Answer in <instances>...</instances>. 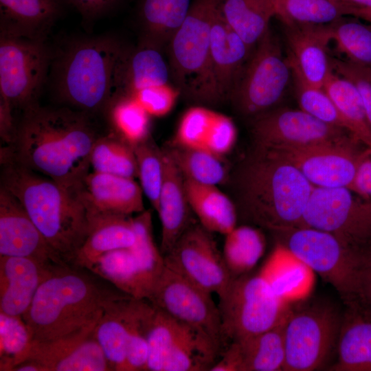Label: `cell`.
<instances>
[{
	"instance_id": "6da1fadb",
	"label": "cell",
	"mask_w": 371,
	"mask_h": 371,
	"mask_svg": "<svg viewBox=\"0 0 371 371\" xmlns=\"http://www.w3.org/2000/svg\"><path fill=\"white\" fill-rule=\"evenodd\" d=\"M100 136L91 114L38 103L23 110L12 144L7 146L23 166L69 188L89 172L93 146Z\"/></svg>"
},
{
	"instance_id": "7a4b0ae2",
	"label": "cell",
	"mask_w": 371,
	"mask_h": 371,
	"mask_svg": "<svg viewBox=\"0 0 371 371\" xmlns=\"http://www.w3.org/2000/svg\"><path fill=\"white\" fill-rule=\"evenodd\" d=\"M237 214L274 233L306 227L303 214L313 186L288 161L254 146L225 181Z\"/></svg>"
},
{
	"instance_id": "3957f363",
	"label": "cell",
	"mask_w": 371,
	"mask_h": 371,
	"mask_svg": "<svg viewBox=\"0 0 371 371\" xmlns=\"http://www.w3.org/2000/svg\"><path fill=\"white\" fill-rule=\"evenodd\" d=\"M1 187L18 199L56 255L72 265L91 226L79 187L65 186L28 168L7 147L1 148Z\"/></svg>"
},
{
	"instance_id": "277c9868",
	"label": "cell",
	"mask_w": 371,
	"mask_h": 371,
	"mask_svg": "<svg viewBox=\"0 0 371 371\" xmlns=\"http://www.w3.org/2000/svg\"><path fill=\"white\" fill-rule=\"evenodd\" d=\"M126 294L91 271L55 265L22 316L32 341H47L97 322L106 304Z\"/></svg>"
},
{
	"instance_id": "5b68a950",
	"label": "cell",
	"mask_w": 371,
	"mask_h": 371,
	"mask_svg": "<svg viewBox=\"0 0 371 371\" xmlns=\"http://www.w3.org/2000/svg\"><path fill=\"white\" fill-rule=\"evenodd\" d=\"M128 54L111 37L74 43L56 62L54 85L58 97L89 114L107 109L122 92Z\"/></svg>"
},
{
	"instance_id": "8992f818",
	"label": "cell",
	"mask_w": 371,
	"mask_h": 371,
	"mask_svg": "<svg viewBox=\"0 0 371 371\" xmlns=\"http://www.w3.org/2000/svg\"><path fill=\"white\" fill-rule=\"evenodd\" d=\"M221 0H192L184 21L170 41L171 76L181 93L216 104L210 71L211 32Z\"/></svg>"
},
{
	"instance_id": "52a82bcc",
	"label": "cell",
	"mask_w": 371,
	"mask_h": 371,
	"mask_svg": "<svg viewBox=\"0 0 371 371\" xmlns=\"http://www.w3.org/2000/svg\"><path fill=\"white\" fill-rule=\"evenodd\" d=\"M218 307L225 346L279 325L289 311L262 269L233 280Z\"/></svg>"
},
{
	"instance_id": "ba28073f",
	"label": "cell",
	"mask_w": 371,
	"mask_h": 371,
	"mask_svg": "<svg viewBox=\"0 0 371 371\" xmlns=\"http://www.w3.org/2000/svg\"><path fill=\"white\" fill-rule=\"evenodd\" d=\"M292 79L291 67L269 28L253 49L229 100L240 114L251 118L273 109Z\"/></svg>"
},
{
	"instance_id": "9c48e42d",
	"label": "cell",
	"mask_w": 371,
	"mask_h": 371,
	"mask_svg": "<svg viewBox=\"0 0 371 371\" xmlns=\"http://www.w3.org/2000/svg\"><path fill=\"white\" fill-rule=\"evenodd\" d=\"M341 318L326 303L290 309L283 321V370L311 371L321 368L337 346Z\"/></svg>"
},
{
	"instance_id": "30bf717a",
	"label": "cell",
	"mask_w": 371,
	"mask_h": 371,
	"mask_svg": "<svg viewBox=\"0 0 371 371\" xmlns=\"http://www.w3.org/2000/svg\"><path fill=\"white\" fill-rule=\"evenodd\" d=\"M303 219L354 250L371 247V201L347 188L314 187Z\"/></svg>"
},
{
	"instance_id": "8fae6325",
	"label": "cell",
	"mask_w": 371,
	"mask_h": 371,
	"mask_svg": "<svg viewBox=\"0 0 371 371\" xmlns=\"http://www.w3.org/2000/svg\"><path fill=\"white\" fill-rule=\"evenodd\" d=\"M275 234L280 238L279 243L329 282L346 303L352 300L355 267L361 251L354 250L332 234L312 227Z\"/></svg>"
},
{
	"instance_id": "7c38bea8",
	"label": "cell",
	"mask_w": 371,
	"mask_h": 371,
	"mask_svg": "<svg viewBox=\"0 0 371 371\" xmlns=\"http://www.w3.org/2000/svg\"><path fill=\"white\" fill-rule=\"evenodd\" d=\"M49 59L43 41L1 34L0 95L13 109L24 110L37 103Z\"/></svg>"
},
{
	"instance_id": "4fadbf2b",
	"label": "cell",
	"mask_w": 371,
	"mask_h": 371,
	"mask_svg": "<svg viewBox=\"0 0 371 371\" xmlns=\"http://www.w3.org/2000/svg\"><path fill=\"white\" fill-rule=\"evenodd\" d=\"M212 295L166 266L147 300L207 336L223 351L225 342L221 315Z\"/></svg>"
},
{
	"instance_id": "5bb4252c",
	"label": "cell",
	"mask_w": 371,
	"mask_h": 371,
	"mask_svg": "<svg viewBox=\"0 0 371 371\" xmlns=\"http://www.w3.org/2000/svg\"><path fill=\"white\" fill-rule=\"evenodd\" d=\"M249 131L254 145L266 148H303L355 137L302 109L285 108H273L251 117Z\"/></svg>"
},
{
	"instance_id": "9a60e30c",
	"label": "cell",
	"mask_w": 371,
	"mask_h": 371,
	"mask_svg": "<svg viewBox=\"0 0 371 371\" xmlns=\"http://www.w3.org/2000/svg\"><path fill=\"white\" fill-rule=\"evenodd\" d=\"M361 145L352 137L303 148H264L294 166L315 187L350 190L361 161L371 150Z\"/></svg>"
},
{
	"instance_id": "2e32d148",
	"label": "cell",
	"mask_w": 371,
	"mask_h": 371,
	"mask_svg": "<svg viewBox=\"0 0 371 371\" xmlns=\"http://www.w3.org/2000/svg\"><path fill=\"white\" fill-rule=\"evenodd\" d=\"M166 266L219 299L232 280L212 232L193 223L164 256Z\"/></svg>"
},
{
	"instance_id": "e0dca14e",
	"label": "cell",
	"mask_w": 371,
	"mask_h": 371,
	"mask_svg": "<svg viewBox=\"0 0 371 371\" xmlns=\"http://www.w3.org/2000/svg\"><path fill=\"white\" fill-rule=\"evenodd\" d=\"M96 323L54 339L32 341L22 361L36 363L41 371H111L93 335Z\"/></svg>"
},
{
	"instance_id": "ac0fdd59",
	"label": "cell",
	"mask_w": 371,
	"mask_h": 371,
	"mask_svg": "<svg viewBox=\"0 0 371 371\" xmlns=\"http://www.w3.org/2000/svg\"><path fill=\"white\" fill-rule=\"evenodd\" d=\"M0 256L26 257L47 265H66L49 246L21 203L0 188Z\"/></svg>"
},
{
	"instance_id": "d6986e66",
	"label": "cell",
	"mask_w": 371,
	"mask_h": 371,
	"mask_svg": "<svg viewBox=\"0 0 371 371\" xmlns=\"http://www.w3.org/2000/svg\"><path fill=\"white\" fill-rule=\"evenodd\" d=\"M286 58L293 74L311 86L323 87L333 71L328 45L329 24H283Z\"/></svg>"
},
{
	"instance_id": "ffe728a7",
	"label": "cell",
	"mask_w": 371,
	"mask_h": 371,
	"mask_svg": "<svg viewBox=\"0 0 371 371\" xmlns=\"http://www.w3.org/2000/svg\"><path fill=\"white\" fill-rule=\"evenodd\" d=\"M252 51L227 23L219 6L212 27L210 52L216 103L229 100Z\"/></svg>"
},
{
	"instance_id": "44dd1931",
	"label": "cell",
	"mask_w": 371,
	"mask_h": 371,
	"mask_svg": "<svg viewBox=\"0 0 371 371\" xmlns=\"http://www.w3.org/2000/svg\"><path fill=\"white\" fill-rule=\"evenodd\" d=\"M283 322L257 335L229 343L210 371L283 370Z\"/></svg>"
},
{
	"instance_id": "7402d4cb",
	"label": "cell",
	"mask_w": 371,
	"mask_h": 371,
	"mask_svg": "<svg viewBox=\"0 0 371 371\" xmlns=\"http://www.w3.org/2000/svg\"><path fill=\"white\" fill-rule=\"evenodd\" d=\"M79 192L91 220L100 215L131 216L145 210L143 191L134 179L89 172Z\"/></svg>"
},
{
	"instance_id": "603a6c76",
	"label": "cell",
	"mask_w": 371,
	"mask_h": 371,
	"mask_svg": "<svg viewBox=\"0 0 371 371\" xmlns=\"http://www.w3.org/2000/svg\"><path fill=\"white\" fill-rule=\"evenodd\" d=\"M236 128L227 115L203 106L188 109L177 128L173 146L207 151L219 157L229 153Z\"/></svg>"
},
{
	"instance_id": "cb8c5ba5",
	"label": "cell",
	"mask_w": 371,
	"mask_h": 371,
	"mask_svg": "<svg viewBox=\"0 0 371 371\" xmlns=\"http://www.w3.org/2000/svg\"><path fill=\"white\" fill-rule=\"evenodd\" d=\"M55 265L26 257L0 256V312L23 316Z\"/></svg>"
},
{
	"instance_id": "d4e9b609",
	"label": "cell",
	"mask_w": 371,
	"mask_h": 371,
	"mask_svg": "<svg viewBox=\"0 0 371 371\" xmlns=\"http://www.w3.org/2000/svg\"><path fill=\"white\" fill-rule=\"evenodd\" d=\"M164 151V181L157 212L161 226L160 250L166 255L192 224L184 178L168 152Z\"/></svg>"
},
{
	"instance_id": "484cf974",
	"label": "cell",
	"mask_w": 371,
	"mask_h": 371,
	"mask_svg": "<svg viewBox=\"0 0 371 371\" xmlns=\"http://www.w3.org/2000/svg\"><path fill=\"white\" fill-rule=\"evenodd\" d=\"M124 294L104 308L93 335L111 371H124L129 333L139 300Z\"/></svg>"
},
{
	"instance_id": "4316f807",
	"label": "cell",
	"mask_w": 371,
	"mask_h": 371,
	"mask_svg": "<svg viewBox=\"0 0 371 371\" xmlns=\"http://www.w3.org/2000/svg\"><path fill=\"white\" fill-rule=\"evenodd\" d=\"M337 348L336 371H371V313L357 303H346Z\"/></svg>"
},
{
	"instance_id": "83f0119b",
	"label": "cell",
	"mask_w": 371,
	"mask_h": 371,
	"mask_svg": "<svg viewBox=\"0 0 371 371\" xmlns=\"http://www.w3.org/2000/svg\"><path fill=\"white\" fill-rule=\"evenodd\" d=\"M60 10L59 0H0L1 34L44 41Z\"/></svg>"
},
{
	"instance_id": "f1b7e54d",
	"label": "cell",
	"mask_w": 371,
	"mask_h": 371,
	"mask_svg": "<svg viewBox=\"0 0 371 371\" xmlns=\"http://www.w3.org/2000/svg\"><path fill=\"white\" fill-rule=\"evenodd\" d=\"M135 241L133 218L130 216H95L91 221L89 234L77 252L72 265L87 269L103 254L131 247Z\"/></svg>"
},
{
	"instance_id": "f546056e",
	"label": "cell",
	"mask_w": 371,
	"mask_h": 371,
	"mask_svg": "<svg viewBox=\"0 0 371 371\" xmlns=\"http://www.w3.org/2000/svg\"><path fill=\"white\" fill-rule=\"evenodd\" d=\"M183 178L190 207L203 227L212 233L223 235L236 227L238 214L230 197L216 186Z\"/></svg>"
},
{
	"instance_id": "4dcf8cb0",
	"label": "cell",
	"mask_w": 371,
	"mask_h": 371,
	"mask_svg": "<svg viewBox=\"0 0 371 371\" xmlns=\"http://www.w3.org/2000/svg\"><path fill=\"white\" fill-rule=\"evenodd\" d=\"M220 6L227 23L251 49L276 15L275 0H221Z\"/></svg>"
},
{
	"instance_id": "1f68e13d",
	"label": "cell",
	"mask_w": 371,
	"mask_h": 371,
	"mask_svg": "<svg viewBox=\"0 0 371 371\" xmlns=\"http://www.w3.org/2000/svg\"><path fill=\"white\" fill-rule=\"evenodd\" d=\"M155 45L150 42L128 53L121 93L133 94L146 88L170 83V68Z\"/></svg>"
},
{
	"instance_id": "d6a6232c",
	"label": "cell",
	"mask_w": 371,
	"mask_h": 371,
	"mask_svg": "<svg viewBox=\"0 0 371 371\" xmlns=\"http://www.w3.org/2000/svg\"><path fill=\"white\" fill-rule=\"evenodd\" d=\"M323 89L346 121L349 132L371 149V126L356 87L348 79L333 70Z\"/></svg>"
},
{
	"instance_id": "836d02e7",
	"label": "cell",
	"mask_w": 371,
	"mask_h": 371,
	"mask_svg": "<svg viewBox=\"0 0 371 371\" xmlns=\"http://www.w3.org/2000/svg\"><path fill=\"white\" fill-rule=\"evenodd\" d=\"M135 233L133 250L139 266L144 298L147 300L164 271V256L155 244L150 210H144L133 218Z\"/></svg>"
},
{
	"instance_id": "e575fe53",
	"label": "cell",
	"mask_w": 371,
	"mask_h": 371,
	"mask_svg": "<svg viewBox=\"0 0 371 371\" xmlns=\"http://www.w3.org/2000/svg\"><path fill=\"white\" fill-rule=\"evenodd\" d=\"M192 0H142L141 21L150 42L157 45L171 38L190 10Z\"/></svg>"
},
{
	"instance_id": "d590c367",
	"label": "cell",
	"mask_w": 371,
	"mask_h": 371,
	"mask_svg": "<svg viewBox=\"0 0 371 371\" xmlns=\"http://www.w3.org/2000/svg\"><path fill=\"white\" fill-rule=\"evenodd\" d=\"M93 171L134 179L137 165L134 148L116 134L101 135L91 154Z\"/></svg>"
},
{
	"instance_id": "8d00e7d4",
	"label": "cell",
	"mask_w": 371,
	"mask_h": 371,
	"mask_svg": "<svg viewBox=\"0 0 371 371\" xmlns=\"http://www.w3.org/2000/svg\"><path fill=\"white\" fill-rule=\"evenodd\" d=\"M222 251L232 280L247 273L256 263L264 249V240L256 229L235 227L225 235Z\"/></svg>"
},
{
	"instance_id": "74e56055",
	"label": "cell",
	"mask_w": 371,
	"mask_h": 371,
	"mask_svg": "<svg viewBox=\"0 0 371 371\" xmlns=\"http://www.w3.org/2000/svg\"><path fill=\"white\" fill-rule=\"evenodd\" d=\"M108 109L116 135L126 143L134 147L149 138L150 115L133 96L120 93Z\"/></svg>"
},
{
	"instance_id": "f35d334b",
	"label": "cell",
	"mask_w": 371,
	"mask_h": 371,
	"mask_svg": "<svg viewBox=\"0 0 371 371\" xmlns=\"http://www.w3.org/2000/svg\"><path fill=\"white\" fill-rule=\"evenodd\" d=\"M283 24L327 25L348 15L337 0H275Z\"/></svg>"
},
{
	"instance_id": "ab89813d",
	"label": "cell",
	"mask_w": 371,
	"mask_h": 371,
	"mask_svg": "<svg viewBox=\"0 0 371 371\" xmlns=\"http://www.w3.org/2000/svg\"><path fill=\"white\" fill-rule=\"evenodd\" d=\"M183 177L198 183L217 186L224 183L227 172L221 157L205 150L173 146L166 150Z\"/></svg>"
},
{
	"instance_id": "60d3db41",
	"label": "cell",
	"mask_w": 371,
	"mask_h": 371,
	"mask_svg": "<svg viewBox=\"0 0 371 371\" xmlns=\"http://www.w3.org/2000/svg\"><path fill=\"white\" fill-rule=\"evenodd\" d=\"M332 41L346 59L371 68V24L345 16L329 24Z\"/></svg>"
},
{
	"instance_id": "b9f144b4",
	"label": "cell",
	"mask_w": 371,
	"mask_h": 371,
	"mask_svg": "<svg viewBox=\"0 0 371 371\" xmlns=\"http://www.w3.org/2000/svg\"><path fill=\"white\" fill-rule=\"evenodd\" d=\"M22 316L0 312V370L12 371L25 358L32 343Z\"/></svg>"
},
{
	"instance_id": "7bdbcfd3",
	"label": "cell",
	"mask_w": 371,
	"mask_h": 371,
	"mask_svg": "<svg viewBox=\"0 0 371 371\" xmlns=\"http://www.w3.org/2000/svg\"><path fill=\"white\" fill-rule=\"evenodd\" d=\"M143 193L157 210L164 181V151L149 138L133 147Z\"/></svg>"
},
{
	"instance_id": "ee69618b",
	"label": "cell",
	"mask_w": 371,
	"mask_h": 371,
	"mask_svg": "<svg viewBox=\"0 0 371 371\" xmlns=\"http://www.w3.org/2000/svg\"><path fill=\"white\" fill-rule=\"evenodd\" d=\"M153 308L147 300H139L129 333L124 371H147L148 325Z\"/></svg>"
},
{
	"instance_id": "f6af8a7d",
	"label": "cell",
	"mask_w": 371,
	"mask_h": 371,
	"mask_svg": "<svg viewBox=\"0 0 371 371\" xmlns=\"http://www.w3.org/2000/svg\"><path fill=\"white\" fill-rule=\"evenodd\" d=\"M300 109L326 124L348 131V125L323 87L311 86L293 74Z\"/></svg>"
},
{
	"instance_id": "bcb514c9",
	"label": "cell",
	"mask_w": 371,
	"mask_h": 371,
	"mask_svg": "<svg viewBox=\"0 0 371 371\" xmlns=\"http://www.w3.org/2000/svg\"><path fill=\"white\" fill-rule=\"evenodd\" d=\"M333 70L350 81L358 91L371 126V68L347 59L330 57Z\"/></svg>"
},
{
	"instance_id": "7dc6e473",
	"label": "cell",
	"mask_w": 371,
	"mask_h": 371,
	"mask_svg": "<svg viewBox=\"0 0 371 371\" xmlns=\"http://www.w3.org/2000/svg\"><path fill=\"white\" fill-rule=\"evenodd\" d=\"M180 93L176 86L168 83L146 88L130 95L150 116L162 117L172 111Z\"/></svg>"
},
{
	"instance_id": "c3c4849f",
	"label": "cell",
	"mask_w": 371,
	"mask_h": 371,
	"mask_svg": "<svg viewBox=\"0 0 371 371\" xmlns=\"http://www.w3.org/2000/svg\"><path fill=\"white\" fill-rule=\"evenodd\" d=\"M350 302L357 303L371 313V247L361 251L359 255Z\"/></svg>"
},
{
	"instance_id": "681fc988",
	"label": "cell",
	"mask_w": 371,
	"mask_h": 371,
	"mask_svg": "<svg viewBox=\"0 0 371 371\" xmlns=\"http://www.w3.org/2000/svg\"><path fill=\"white\" fill-rule=\"evenodd\" d=\"M350 190L365 199H371V150L361 161Z\"/></svg>"
},
{
	"instance_id": "f907efd6",
	"label": "cell",
	"mask_w": 371,
	"mask_h": 371,
	"mask_svg": "<svg viewBox=\"0 0 371 371\" xmlns=\"http://www.w3.org/2000/svg\"><path fill=\"white\" fill-rule=\"evenodd\" d=\"M12 110L8 101L0 95V135L3 142L7 144V146L12 144L16 130Z\"/></svg>"
},
{
	"instance_id": "816d5d0a",
	"label": "cell",
	"mask_w": 371,
	"mask_h": 371,
	"mask_svg": "<svg viewBox=\"0 0 371 371\" xmlns=\"http://www.w3.org/2000/svg\"><path fill=\"white\" fill-rule=\"evenodd\" d=\"M119 0H69L85 18L96 17L112 8Z\"/></svg>"
},
{
	"instance_id": "f5cc1de1",
	"label": "cell",
	"mask_w": 371,
	"mask_h": 371,
	"mask_svg": "<svg viewBox=\"0 0 371 371\" xmlns=\"http://www.w3.org/2000/svg\"><path fill=\"white\" fill-rule=\"evenodd\" d=\"M347 10L348 15L358 18L367 11L371 10V0H337Z\"/></svg>"
},
{
	"instance_id": "db71d44e",
	"label": "cell",
	"mask_w": 371,
	"mask_h": 371,
	"mask_svg": "<svg viewBox=\"0 0 371 371\" xmlns=\"http://www.w3.org/2000/svg\"><path fill=\"white\" fill-rule=\"evenodd\" d=\"M358 18L362 19L371 24V10L361 14Z\"/></svg>"
}]
</instances>
